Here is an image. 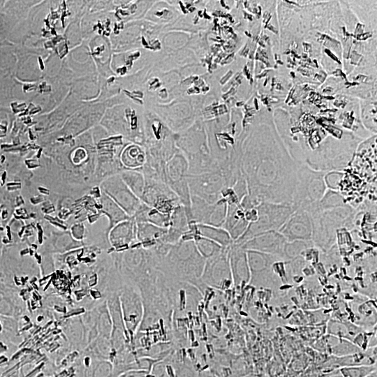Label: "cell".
Wrapping results in <instances>:
<instances>
[{"label": "cell", "instance_id": "1", "mask_svg": "<svg viewBox=\"0 0 377 377\" xmlns=\"http://www.w3.org/2000/svg\"><path fill=\"white\" fill-rule=\"evenodd\" d=\"M205 259L200 254L193 240H179L172 245L157 269L182 278L197 277L202 274Z\"/></svg>", "mask_w": 377, "mask_h": 377}, {"label": "cell", "instance_id": "5", "mask_svg": "<svg viewBox=\"0 0 377 377\" xmlns=\"http://www.w3.org/2000/svg\"><path fill=\"white\" fill-rule=\"evenodd\" d=\"M145 179V189L140 200L170 216L175 208L181 204L177 195L163 181L147 177Z\"/></svg>", "mask_w": 377, "mask_h": 377}, {"label": "cell", "instance_id": "14", "mask_svg": "<svg viewBox=\"0 0 377 377\" xmlns=\"http://www.w3.org/2000/svg\"><path fill=\"white\" fill-rule=\"evenodd\" d=\"M197 233L218 244L223 249L229 248L234 242L229 233L222 227L195 223Z\"/></svg>", "mask_w": 377, "mask_h": 377}, {"label": "cell", "instance_id": "8", "mask_svg": "<svg viewBox=\"0 0 377 377\" xmlns=\"http://www.w3.org/2000/svg\"><path fill=\"white\" fill-rule=\"evenodd\" d=\"M287 242L311 241L312 224L309 213L297 208L279 230Z\"/></svg>", "mask_w": 377, "mask_h": 377}, {"label": "cell", "instance_id": "17", "mask_svg": "<svg viewBox=\"0 0 377 377\" xmlns=\"http://www.w3.org/2000/svg\"><path fill=\"white\" fill-rule=\"evenodd\" d=\"M147 160L145 153L138 147H130L122 157L121 164L128 170H141Z\"/></svg>", "mask_w": 377, "mask_h": 377}, {"label": "cell", "instance_id": "10", "mask_svg": "<svg viewBox=\"0 0 377 377\" xmlns=\"http://www.w3.org/2000/svg\"><path fill=\"white\" fill-rule=\"evenodd\" d=\"M228 259L234 281L235 282L249 281L250 270L246 250L233 242L228 249Z\"/></svg>", "mask_w": 377, "mask_h": 377}, {"label": "cell", "instance_id": "3", "mask_svg": "<svg viewBox=\"0 0 377 377\" xmlns=\"http://www.w3.org/2000/svg\"><path fill=\"white\" fill-rule=\"evenodd\" d=\"M327 172L313 170L307 164H300L292 201L297 208L307 212L320 201L327 190Z\"/></svg>", "mask_w": 377, "mask_h": 377}, {"label": "cell", "instance_id": "18", "mask_svg": "<svg viewBox=\"0 0 377 377\" xmlns=\"http://www.w3.org/2000/svg\"><path fill=\"white\" fill-rule=\"evenodd\" d=\"M189 220L184 207L179 204L172 211L170 216V226L168 228L175 230L182 235L189 229Z\"/></svg>", "mask_w": 377, "mask_h": 377}, {"label": "cell", "instance_id": "7", "mask_svg": "<svg viewBox=\"0 0 377 377\" xmlns=\"http://www.w3.org/2000/svg\"><path fill=\"white\" fill-rule=\"evenodd\" d=\"M105 194L133 217L142 201L128 188L119 174L108 177L103 183Z\"/></svg>", "mask_w": 377, "mask_h": 377}, {"label": "cell", "instance_id": "4", "mask_svg": "<svg viewBox=\"0 0 377 377\" xmlns=\"http://www.w3.org/2000/svg\"><path fill=\"white\" fill-rule=\"evenodd\" d=\"M188 165L182 155L172 156L164 168L165 183L177 195L184 207L189 222H192L191 212V192L187 181Z\"/></svg>", "mask_w": 377, "mask_h": 377}, {"label": "cell", "instance_id": "16", "mask_svg": "<svg viewBox=\"0 0 377 377\" xmlns=\"http://www.w3.org/2000/svg\"><path fill=\"white\" fill-rule=\"evenodd\" d=\"M122 180L140 200L145 185V179L140 170H123L119 173Z\"/></svg>", "mask_w": 377, "mask_h": 377}, {"label": "cell", "instance_id": "13", "mask_svg": "<svg viewBox=\"0 0 377 377\" xmlns=\"http://www.w3.org/2000/svg\"><path fill=\"white\" fill-rule=\"evenodd\" d=\"M132 218L136 223H147L164 228L170 226V216L142 202Z\"/></svg>", "mask_w": 377, "mask_h": 377}, {"label": "cell", "instance_id": "2", "mask_svg": "<svg viewBox=\"0 0 377 377\" xmlns=\"http://www.w3.org/2000/svg\"><path fill=\"white\" fill-rule=\"evenodd\" d=\"M297 209L293 203L260 202L257 205V220L249 223L244 234L234 243L241 246L258 234L272 230L279 231Z\"/></svg>", "mask_w": 377, "mask_h": 377}, {"label": "cell", "instance_id": "15", "mask_svg": "<svg viewBox=\"0 0 377 377\" xmlns=\"http://www.w3.org/2000/svg\"><path fill=\"white\" fill-rule=\"evenodd\" d=\"M102 208H103L102 212L107 215L109 219L110 224L108 230H110L120 222L131 218L105 194L103 195Z\"/></svg>", "mask_w": 377, "mask_h": 377}, {"label": "cell", "instance_id": "12", "mask_svg": "<svg viewBox=\"0 0 377 377\" xmlns=\"http://www.w3.org/2000/svg\"><path fill=\"white\" fill-rule=\"evenodd\" d=\"M110 239L118 247L127 246L136 237V222L133 218L120 222L112 228ZM138 241V240H137Z\"/></svg>", "mask_w": 377, "mask_h": 377}, {"label": "cell", "instance_id": "9", "mask_svg": "<svg viewBox=\"0 0 377 377\" xmlns=\"http://www.w3.org/2000/svg\"><path fill=\"white\" fill-rule=\"evenodd\" d=\"M286 242L279 231L272 230L253 237L240 246L244 250L270 254L284 260V246Z\"/></svg>", "mask_w": 377, "mask_h": 377}, {"label": "cell", "instance_id": "11", "mask_svg": "<svg viewBox=\"0 0 377 377\" xmlns=\"http://www.w3.org/2000/svg\"><path fill=\"white\" fill-rule=\"evenodd\" d=\"M168 228H161L147 223H136V237L142 248L151 249L163 239Z\"/></svg>", "mask_w": 377, "mask_h": 377}, {"label": "cell", "instance_id": "6", "mask_svg": "<svg viewBox=\"0 0 377 377\" xmlns=\"http://www.w3.org/2000/svg\"><path fill=\"white\" fill-rule=\"evenodd\" d=\"M187 181L191 195H196L210 204L220 200L222 198L221 191L228 187L220 171L188 175Z\"/></svg>", "mask_w": 377, "mask_h": 377}]
</instances>
